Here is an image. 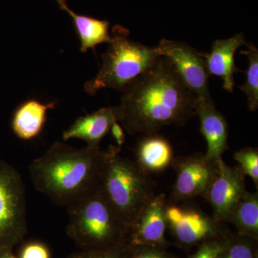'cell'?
<instances>
[{
  "label": "cell",
  "instance_id": "44dd1931",
  "mask_svg": "<svg viewBox=\"0 0 258 258\" xmlns=\"http://www.w3.org/2000/svg\"><path fill=\"white\" fill-rule=\"evenodd\" d=\"M219 258H255L253 247L244 240H236L225 245Z\"/></svg>",
  "mask_w": 258,
  "mask_h": 258
},
{
  "label": "cell",
  "instance_id": "e0dca14e",
  "mask_svg": "<svg viewBox=\"0 0 258 258\" xmlns=\"http://www.w3.org/2000/svg\"><path fill=\"white\" fill-rule=\"evenodd\" d=\"M59 8L66 12L73 20L75 29L81 42V51L87 52L89 49L96 50L97 45L101 43H110L109 22L91 18L87 15H79L70 9L66 0H55Z\"/></svg>",
  "mask_w": 258,
  "mask_h": 258
},
{
  "label": "cell",
  "instance_id": "4316f807",
  "mask_svg": "<svg viewBox=\"0 0 258 258\" xmlns=\"http://www.w3.org/2000/svg\"><path fill=\"white\" fill-rule=\"evenodd\" d=\"M0 258H18L13 252V249H0Z\"/></svg>",
  "mask_w": 258,
  "mask_h": 258
},
{
  "label": "cell",
  "instance_id": "ffe728a7",
  "mask_svg": "<svg viewBox=\"0 0 258 258\" xmlns=\"http://www.w3.org/2000/svg\"><path fill=\"white\" fill-rule=\"evenodd\" d=\"M234 159L240 164V169L245 175L249 176L258 188L257 148L245 147L234 154Z\"/></svg>",
  "mask_w": 258,
  "mask_h": 258
},
{
  "label": "cell",
  "instance_id": "5b68a950",
  "mask_svg": "<svg viewBox=\"0 0 258 258\" xmlns=\"http://www.w3.org/2000/svg\"><path fill=\"white\" fill-rule=\"evenodd\" d=\"M102 55L99 72L85 84V90L95 95L103 88L124 91L130 83L151 69L160 56L155 47H148L129 38L126 29L115 26L111 41Z\"/></svg>",
  "mask_w": 258,
  "mask_h": 258
},
{
  "label": "cell",
  "instance_id": "9a60e30c",
  "mask_svg": "<svg viewBox=\"0 0 258 258\" xmlns=\"http://www.w3.org/2000/svg\"><path fill=\"white\" fill-rule=\"evenodd\" d=\"M56 102L43 103L37 99H29L15 110L11 120L13 133L24 141L32 140L41 134L47 119V113L53 109Z\"/></svg>",
  "mask_w": 258,
  "mask_h": 258
},
{
  "label": "cell",
  "instance_id": "ba28073f",
  "mask_svg": "<svg viewBox=\"0 0 258 258\" xmlns=\"http://www.w3.org/2000/svg\"><path fill=\"white\" fill-rule=\"evenodd\" d=\"M217 160L203 154L174 158L171 165L176 179L171 191V203H179L197 197H205L209 186L216 175Z\"/></svg>",
  "mask_w": 258,
  "mask_h": 258
},
{
  "label": "cell",
  "instance_id": "30bf717a",
  "mask_svg": "<svg viewBox=\"0 0 258 258\" xmlns=\"http://www.w3.org/2000/svg\"><path fill=\"white\" fill-rule=\"evenodd\" d=\"M167 226L182 243H196L216 232L220 222L200 209L189 205H179L167 201L166 209Z\"/></svg>",
  "mask_w": 258,
  "mask_h": 258
},
{
  "label": "cell",
  "instance_id": "7c38bea8",
  "mask_svg": "<svg viewBox=\"0 0 258 258\" xmlns=\"http://www.w3.org/2000/svg\"><path fill=\"white\" fill-rule=\"evenodd\" d=\"M195 111L200 118L201 133L208 143L205 155L214 160L222 158L228 149L229 126L225 116L217 109L212 98H198Z\"/></svg>",
  "mask_w": 258,
  "mask_h": 258
},
{
  "label": "cell",
  "instance_id": "277c9868",
  "mask_svg": "<svg viewBox=\"0 0 258 258\" xmlns=\"http://www.w3.org/2000/svg\"><path fill=\"white\" fill-rule=\"evenodd\" d=\"M100 184L102 192L123 222L133 225L157 194L156 181L135 161L119 155L120 149L110 146Z\"/></svg>",
  "mask_w": 258,
  "mask_h": 258
},
{
  "label": "cell",
  "instance_id": "7402d4cb",
  "mask_svg": "<svg viewBox=\"0 0 258 258\" xmlns=\"http://www.w3.org/2000/svg\"><path fill=\"white\" fill-rule=\"evenodd\" d=\"M128 246L103 249V250H81L71 254L68 258H128Z\"/></svg>",
  "mask_w": 258,
  "mask_h": 258
},
{
  "label": "cell",
  "instance_id": "ac0fdd59",
  "mask_svg": "<svg viewBox=\"0 0 258 258\" xmlns=\"http://www.w3.org/2000/svg\"><path fill=\"white\" fill-rule=\"evenodd\" d=\"M235 225L242 233L248 236L258 233V193L246 191L227 217V221Z\"/></svg>",
  "mask_w": 258,
  "mask_h": 258
},
{
  "label": "cell",
  "instance_id": "d4e9b609",
  "mask_svg": "<svg viewBox=\"0 0 258 258\" xmlns=\"http://www.w3.org/2000/svg\"><path fill=\"white\" fill-rule=\"evenodd\" d=\"M128 258H172L154 249H131L128 247Z\"/></svg>",
  "mask_w": 258,
  "mask_h": 258
},
{
  "label": "cell",
  "instance_id": "8fae6325",
  "mask_svg": "<svg viewBox=\"0 0 258 258\" xmlns=\"http://www.w3.org/2000/svg\"><path fill=\"white\" fill-rule=\"evenodd\" d=\"M167 200L164 194L156 195L129 229L132 245L159 244L164 241L167 221Z\"/></svg>",
  "mask_w": 258,
  "mask_h": 258
},
{
  "label": "cell",
  "instance_id": "6da1fadb",
  "mask_svg": "<svg viewBox=\"0 0 258 258\" xmlns=\"http://www.w3.org/2000/svg\"><path fill=\"white\" fill-rule=\"evenodd\" d=\"M123 93L116 106L118 122L132 135L157 134L166 125H184L196 116L198 97L162 56Z\"/></svg>",
  "mask_w": 258,
  "mask_h": 258
},
{
  "label": "cell",
  "instance_id": "484cf974",
  "mask_svg": "<svg viewBox=\"0 0 258 258\" xmlns=\"http://www.w3.org/2000/svg\"><path fill=\"white\" fill-rule=\"evenodd\" d=\"M112 137L114 139L118 149H121L122 146L125 143V132L122 128L121 125L118 122L115 121L112 125L111 129H110Z\"/></svg>",
  "mask_w": 258,
  "mask_h": 258
},
{
  "label": "cell",
  "instance_id": "8992f818",
  "mask_svg": "<svg viewBox=\"0 0 258 258\" xmlns=\"http://www.w3.org/2000/svg\"><path fill=\"white\" fill-rule=\"evenodd\" d=\"M27 232L25 184L14 166L0 159V249H13Z\"/></svg>",
  "mask_w": 258,
  "mask_h": 258
},
{
  "label": "cell",
  "instance_id": "603a6c76",
  "mask_svg": "<svg viewBox=\"0 0 258 258\" xmlns=\"http://www.w3.org/2000/svg\"><path fill=\"white\" fill-rule=\"evenodd\" d=\"M225 244L219 240H210L200 247L191 258H219Z\"/></svg>",
  "mask_w": 258,
  "mask_h": 258
},
{
  "label": "cell",
  "instance_id": "9c48e42d",
  "mask_svg": "<svg viewBox=\"0 0 258 258\" xmlns=\"http://www.w3.org/2000/svg\"><path fill=\"white\" fill-rule=\"evenodd\" d=\"M216 175L209 186L204 198L211 205L213 217L218 222L227 221L237 202L245 192V174L238 167L225 164L222 158L217 161Z\"/></svg>",
  "mask_w": 258,
  "mask_h": 258
},
{
  "label": "cell",
  "instance_id": "4fadbf2b",
  "mask_svg": "<svg viewBox=\"0 0 258 258\" xmlns=\"http://www.w3.org/2000/svg\"><path fill=\"white\" fill-rule=\"evenodd\" d=\"M245 44L243 34H236L235 36L230 38L215 40L210 53H205L209 75L221 78L223 80V88L228 92L233 93L235 88L234 75L240 71L235 66L236 51Z\"/></svg>",
  "mask_w": 258,
  "mask_h": 258
},
{
  "label": "cell",
  "instance_id": "3957f363",
  "mask_svg": "<svg viewBox=\"0 0 258 258\" xmlns=\"http://www.w3.org/2000/svg\"><path fill=\"white\" fill-rule=\"evenodd\" d=\"M67 234L81 250H103L125 245L128 226L97 188L68 207Z\"/></svg>",
  "mask_w": 258,
  "mask_h": 258
},
{
  "label": "cell",
  "instance_id": "7a4b0ae2",
  "mask_svg": "<svg viewBox=\"0 0 258 258\" xmlns=\"http://www.w3.org/2000/svg\"><path fill=\"white\" fill-rule=\"evenodd\" d=\"M108 150L100 146L75 148L56 142L29 166L37 191L68 208L99 187Z\"/></svg>",
  "mask_w": 258,
  "mask_h": 258
},
{
  "label": "cell",
  "instance_id": "5bb4252c",
  "mask_svg": "<svg viewBox=\"0 0 258 258\" xmlns=\"http://www.w3.org/2000/svg\"><path fill=\"white\" fill-rule=\"evenodd\" d=\"M115 121L118 122L116 106L101 108L77 118L64 131L62 139L64 141L79 139L85 141L87 145L98 147Z\"/></svg>",
  "mask_w": 258,
  "mask_h": 258
},
{
  "label": "cell",
  "instance_id": "2e32d148",
  "mask_svg": "<svg viewBox=\"0 0 258 258\" xmlns=\"http://www.w3.org/2000/svg\"><path fill=\"white\" fill-rule=\"evenodd\" d=\"M173 149L164 137L157 134H148L137 145L135 162L147 174L162 172L171 165Z\"/></svg>",
  "mask_w": 258,
  "mask_h": 258
},
{
  "label": "cell",
  "instance_id": "52a82bcc",
  "mask_svg": "<svg viewBox=\"0 0 258 258\" xmlns=\"http://www.w3.org/2000/svg\"><path fill=\"white\" fill-rule=\"evenodd\" d=\"M155 48L159 56L171 62L179 79L194 95L200 98H212L205 53L186 42L166 39H162Z\"/></svg>",
  "mask_w": 258,
  "mask_h": 258
},
{
  "label": "cell",
  "instance_id": "d6986e66",
  "mask_svg": "<svg viewBox=\"0 0 258 258\" xmlns=\"http://www.w3.org/2000/svg\"><path fill=\"white\" fill-rule=\"evenodd\" d=\"M247 50L241 53L248 58V68L246 72V82L240 86L247 96L249 111H255L258 108V50L251 42H246Z\"/></svg>",
  "mask_w": 258,
  "mask_h": 258
},
{
  "label": "cell",
  "instance_id": "cb8c5ba5",
  "mask_svg": "<svg viewBox=\"0 0 258 258\" xmlns=\"http://www.w3.org/2000/svg\"><path fill=\"white\" fill-rule=\"evenodd\" d=\"M20 258H50V253L45 244L32 242L25 244L22 248Z\"/></svg>",
  "mask_w": 258,
  "mask_h": 258
}]
</instances>
